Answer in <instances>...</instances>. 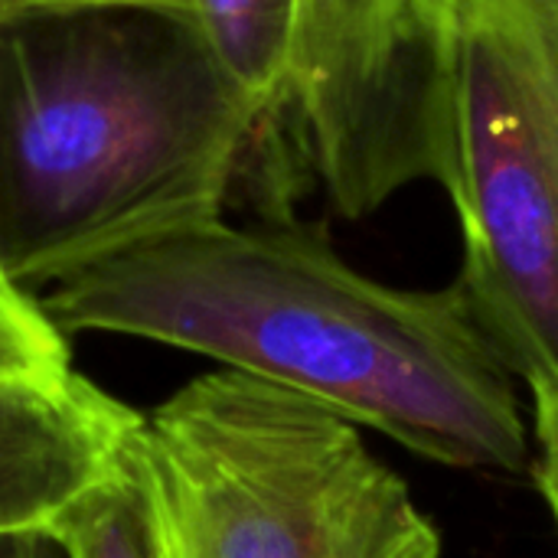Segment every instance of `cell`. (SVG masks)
Returning a JSON list of instances; mask_svg holds the SVG:
<instances>
[{"instance_id":"1","label":"cell","mask_w":558,"mask_h":558,"mask_svg":"<svg viewBox=\"0 0 558 558\" xmlns=\"http://www.w3.org/2000/svg\"><path fill=\"white\" fill-rule=\"evenodd\" d=\"M56 327L150 340L307 396L425 461L533 474L513 373L464 291L389 288L320 229L229 213L141 239L39 291Z\"/></svg>"},{"instance_id":"2","label":"cell","mask_w":558,"mask_h":558,"mask_svg":"<svg viewBox=\"0 0 558 558\" xmlns=\"http://www.w3.org/2000/svg\"><path fill=\"white\" fill-rule=\"evenodd\" d=\"M262 111L173 0L0 16V271L75 268L226 216Z\"/></svg>"},{"instance_id":"3","label":"cell","mask_w":558,"mask_h":558,"mask_svg":"<svg viewBox=\"0 0 558 558\" xmlns=\"http://www.w3.org/2000/svg\"><path fill=\"white\" fill-rule=\"evenodd\" d=\"M134 454L170 558H441L360 425L265 379H190L141 412Z\"/></svg>"},{"instance_id":"4","label":"cell","mask_w":558,"mask_h":558,"mask_svg":"<svg viewBox=\"0 0 558 558\" xmlns=\"http://www.w3.org/2000/svg\"><path fill=\"white\" fill-rule=\"evenodd\" d=\"M458 288L513 379L558 392V0H454Z\"/></svg>"},{"instance_id":"5","label":"cell","mask_w":558,"mask_h":558,"mask_svg":"<svg viewBox=\"0 0 558 558\" xmlns=\"http://www.w3.org/2000/svg\"><path fill=\"white\" fill-rule=\"evenodd\" d=\"M343 219L454 177V0H301L281 108Z\"/></svg>"},{"instance_id":"6","label":"cell","mask_w":558,"mask_h":558,"mask_svg":"<svg viewBox=\"0 0 558 558\" xmlns=\"http://www.w3.org/2000/svg\"><path fill=\"white\" fill-rule=\"evenodd\" d=\"M137 425L75 366L0 386V539L49 536L118 471Z\"/></svg>"},{"instance_id":"7","label":"cell","mask_w":558,"mask_h":558,"mask_svg":"<svg viewBox=\"0 0 558 558\" xmlns=\"http://www.w3.org/2000/svg\"><path fill=\"white\" fill-rule=\"evenodd\" d=\"M196 23L216 62L265 114L284 108L301 0H173Z\"/></svg>"},{"instance_id":"8","label":"cell","mask_w":558,"mask_h":558,"mask_svg":"<svg viewBox=\"0 0 558 558\" xmlns=\"http://www.w3.org/2000/svg\"><path fill=\"white\" fill-rule=\"evenodd\" d=\"M62 558H170L134 438L118 471L49 533Z\"/></svg>"},{"instance_id":"9","label":"cell","mask_w":558,"mask_h":558,"mask_svg":"<svg viewBox=\"0 0 558 558\" xmlns=\"http://www.w3.org/2000/svg\"><path fill=\"white\" fill-rule=\"evenodd\" d=\"M69 366V337L46 314L39 294L0 271V386Z\"/></svg>"},{"instance_id":"10","label":"cell","mask_w":558,"mask_h":558,"mask_svg":"<svg viewBox=\"0 0 558 558\" xmlns=\"http://www.w3.org/2000/svg\"><path fill=\"white\" fill-rule=\"evenodd\" d=\"M533 441H536L533 474L558 526V392L533 396Z\"/></svg>"},{"instance_id":"11","label":"cell","mask_w":558,"mask_h":558,"mask_svg":"<svg viewBox=\"0 0 558 558\" xmlns=\"http://www.w3.org/2000/svg\"><path fill=\"white\" fill-rule=\"evenodd\" d=\"M0 558H62L49 536H10L0 539Z\"/></svg>"},{"instance_id":"12","label":"cell","mask_w":558,"mask_h":558,"mask_svg":"<svg viewBox=\"0 0 558 558\" xmlns=\"http://www.w3.org/2000/svg\"><path fill=\"white\" fill-rule=\"evenodd\" d=\"M78 3H111V0H0V16L16 10H43V7H78Z\"/></svg>"}]
</instances>
